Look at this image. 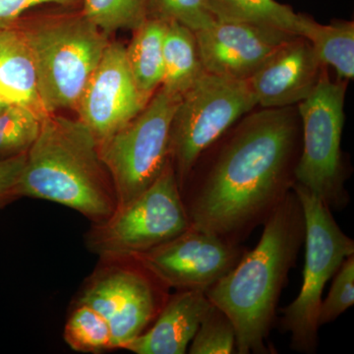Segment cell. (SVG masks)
I'll list each match as a JSON object with an SVG mask.
<instances>
[{
    "label": "cell",
    "mask_w": 354,
    "mask_h": 354,
    "mask_svg": "<svg viewBox=\"0 0 354 354\" xmlns=\"http://www.w3.org/2000/svg\"><path fill=\"white\" fill-rule=\"evenodd\" d=\"M180 100L160 87L138 115L99 143L118 208L148 189L171 162V123Z\"/></svg>",
    "instance_id": "6"
},
{
    "label": "cell",
    "mask_w": 354,
    "mask_h": 354,
    "mask_svg": "<svg viewBox=\"0 0 354 354\" xmlns=\"http://www.w3.org/2000/svg\"><path fill=\"white\" fill-rule=\"evenodd\" d=\"M149 16L176 21L194 32L216 20L208 0H151Z\"/></svg>",
    "instance_id": "25"
},
{
    "label": "cell",
    "mask_w": 354,
    "mask_h": 354,
    "mask_svg": "<svg viewBox=\"0 0 354 354\" xmlns=\"http://www.w3.org/2000/svg\"><path fill=\"white\" fill-rule=\"evenodd\" d=\"M324 71L325 66L309 41L297 37L277 50L247 81L257 106L283 109L304 101Z\"/></svg>",
    "instance_id": "14"
},
{
    "label": "cell",
    "mask_w": 354,
    "mask_h": 354,
    "mask_svg": "<svg viewBox=\"0 0 354 354\" xmlns=\"http://www.w3.org/2000/svg\"><path fill=\"white\" fill-rule=\"evenodd\" d=\"M151 0H82L81 12L106 36L132 30L149 17Z\"/></svg>",
    "instance_id": "21"
},
{
    "label": "cell",
    "mask_w": 354,
    "mask_h": 354,
    "mask_svg": "<svg viewBox=\"0 0 354 354\" xmlns=\"http://www.w3.org/2000/svg\"><path fill=\"white\" fill-rule=\"evenodd\" d=\"M300 37L309 41L321 64L333 67L339 78L353 80V22L341 21L322 25L305 16Z\"/></svg>",
    "instance_id": "19"
},
{
    "label": "cell",
    "mask_w": 354,
    "mask_h": 354,
    "mask_svg": "<svg viewBox=\"0 0 354 354\" xmlns=\"http://www.w3.org/2000/svg\"><path fill=\"white\" fill-rule=\"evenodd\" d=\"M167 20L149 16L134 31L125 48L128 66L146 104L160 88L164 79V38Z\"/></svg>",
    "instance_id": "17"
},
{
    "label": "cell",
    "mask_w": 354,
    "mask_h": 354,
    "mask_svg": "<svg viewBox=\"0 0 354 354\" xmlns=\"http://www.w3.org/2000/svg\"><path fill=\"white\" fill-rule=\"evenodd\" d=\"M0 95L7 104L29 109L41 120L48 115L39 97L31 48L16 25L0 30Z\"/></svg>",
    "instance_id": "16"
},
{
    "label": "cell",
    "mask_w": 354,
    "mask_h": 354,
    "mask_svg": "<svg viewBox=\"0 0 354 354\" xmlns=\"http://www.w3.org/2000/svg\"><path fill=\"white\" fill-rule=\"evenodd\" d=\"M8 106L9 104H7V102L2 99L1 95H0V114L3 113L4 109H6Z\"/></svg>",
    "instance_id": "29"
},
{
    "label": "cell",
    "mask_w": 354,
    "mask_h": 354,
    "mask_svg": "<svg viewBox=\"0 0 354 354\" xmlns=\"http://www.w3.org/2000/svg\"><path fill=\"white\" fill-rule=\"evenodd\" d=\"M216 20L274 28L299 36L305 15L276 0H208Z\"/></svg>",
    "instance_id": "20"
},
{
    "label": "cell",
    "mask_w": 354,
    "mask_h": 354,
    "mask_svg": "<svg viewBox=\"0 0 354 354\" xmlns=\"http://www.w3.org/2000/svg\"><path fill=\"white\" fill-rule=\"evenodd\" d=\"M346 86L344 81L333 82L324 71L314 90L297 104L304 142L295 167V183L335 209H344L349 201L341 150Z\"/></svg>",
    "instance_id": "9"
},
{
    "label": "cell",
    "mask_w": 354,
    "mask_h": 354,
    "mask_svg": "<svg viewBox=\"0 0 354 354\" xmlns=\"http://www.w3.org/2000/svg\"><path fill=\"white\" fill-rule=\"evenodd\" d=\"M82 0H0V30L13 27L28 11L36 7L55 4L64 7L81 6Z\"/></svg>",
    "instance_id": "28"
},
{
    "label": "cell",
    "mask_w": 354,
    "mask_h": 354,
    "mask_svg": "<svg viewBox=\"0 0 354 354\" xmlns=\"http://www.w3.org/2000/svg\"><path fill=\"white\" fill-rule=\"evenodd\" d=\"M203 66L213 75L248 80L295 35L250 23L216 20L195 32Z\"/></svg>",
    "instance_id": "13"
},
{
    "label": "cell",
    "mask_w": 354,
    "mask_h": 354,
    "mask_svg": "<svg viewBox=\"0 0 354 354\" xmlns=\"http://www.w3.org/2000/svg\"><path fill=\"white\" fill-rule=\"evenodd\" d=\"M292 189L304 214V283L298 297L283 309L281 328L290 333L293 351L310 354L316 353L318 346L324 288L344 260L354 255V241L342 232L320 198L300 184L295 183Z\"/></svg>",
    "instance_id": "5"
},
{
    "label": "cell",
    "mask_w": 354,
    "mask_h": 354,
    "mask_svg": "<svg viewBox=\"0 0 354 354\" xmlns=\"http://www.w3.org/2000/svg\"><path fill=\"white\" fill-rule=\"evenodd\" d=\"M234 324L215 305L211 307L189 348L191 354H230L236 353Z\"/></svg>",
    "instance_id": "24"
},
{
    "label": "cell",
    "mask_w": 354,
    "mask_h": 354,
    "mask_svg": "<svg viewBox=\"0 0 354 354\" xmlns=\"http://www.w3.org/2000/svg\"><path fill=\"white\" fill-rule=\"evenodd\" d=\"M298 127L288 108L242 121L187 190L190 227L241 244L292 191Z\"/></svg>",
    "instance_id": "1"
},
{
    "label": "cell",
    "mask_w": 354,
    "mask_h": 354,
    "mask_svg": "<svg viewBox=\"0 0 354 354\" xmlns=\"http://www.w3.org/2000/svg\"><path fill=\"white\" fill-rule=\"evenodd\" d=\"M190 227L172 162L133 201L116 208L88 232V247L108 259L134 258L178 236Z\"/></svg>",
    "instance_id": "7"
},
{
    "label": "cell",
    "mask_w": 354,
    "mask_h": 354,
    "mask_svg": "<svg viewBox=\"0 0 354 354\" xmlns=\"http://www.w3.org/2000/svg\"><path fill=\"white\" fill-rule=\"evenodd\" d=\"M213 304L205 292L179 290L165 305L150 330L124 349L137 354H184Z\"/></svg>",
    "instance_id": "15"
},
{
    "label": "cell",
    "mask_w": 354,
    "mask_h": 354,
    "mask_svg": "<svg viewBox=\"0 0 354 354\" xmlns=\"http://www.w3.org/2000/svg\"><path fill=\"white\" fill-rule=\"evenodd\" d=\"M41 123L29 109L9 104L0 114V158L27 153L38 137Z\"/></svg>",
    "instance_id": "23"
},
{
    "label": "cell",
    "mask_w": 354,
    "mask_h": 354,
    "mask_svg": "<svg viewBox=\"0 0 354 354\" xmlns=\"http://www.w3.org/2000/svg\"><path fill=\"white\" fill-rule=\"evenodd\" d=\"M64 339L73 351L99 353L113 349L108 321L88 305L79 304L64 328Z\"/></svg>",
    "instance_id": "22"
},
{
    "label": "cell",
    "mask_w": 354,
    "mask_h": 354,
    "mask_svg": "<svg viewBox=\"0 0 354 354\" xmlns=\"http://www.w3.org/2000/svg\"><path fill=\"white\" fill-rule=\"evenodd\" d=\"M256 106L248 81L207 72L181 97L171 129V158L180 191L202 153Z\"/></svg>",
    "instance_id": "8"
},
{
    "label": "cell",
    "mask_w": 354,
    "mask_h": 354,
    "mask_svg": "<svg viewBox=\"0 0 354 354\" xmlns=\"http://www.w3.org/2000/svg\"><path fill=\"white\" fill-rule=\"evenodd\" d=\"M31 48L39 97L48 114L75 111L109 44L81 11L22 19L15 24Z\"/></svg>",
    "instance_id": "4"
},
{
    "label": "cell",
    "mask_w": 354,
    "mask_h": 354,
    "mask_svg": "<svg viewBox=\"0 0 354 354\" xmlns=\"http://www.w3.org/2000/svg\"><path fill=\"white\" fill-rule=\"evenodd\" d=\"M245 249L191 227L133 259L153 278L178 290L206 292L241 259Z\"/></svg>",
    "instance_id": "10"
},
{
    "label": "cell",
    "mask_w": 354,
    "mask_h": 354,
    "mask_svg": "<svg viewBox=\"0 0 354 354\" xmlns=\"http://www.w3.org/2000/svg\"><path fill=\"white\" fill-rule=\"evenodd\" d=\"M304 239V209L292 189L265 221L257 246L205 292L234 324L237 353H271L266 341Z\"/></svg>",
    "instance_id": "2"
},
{
    "label": "cell",
    "mask_w": 354,
    "mask_h": 354,
    "mask_svg": "<svg viewBox=\"0 0 354 354\" xmlns=\"http://www.w3.org/2000/svg\"><path fill=\"white\" fill-rule=\"evenodd\" d=\"M27 153L0 158V209L21 197L19 181Z\"/></svg>",
    "instance_id": "27"
},
{
    "label": "cell",
    "mask_w": 354,
    "mask_h": 354,
    "mask_svg": "<svg viewBox=\"0 0 354 354\" xmlns=\"http://www.w3.org/2000/svg\"><path fill=\"white\" fill-rule=\"evenodd\" d=\"M130 71L125 46L109 41L75 109L78 120L101 143L146 106Z\"/></svg>",
    "instance_id": "11"
},
{
    "label": "cell",
    "mask_w": 354,
    "mask_h": 354,
    "mask_svg": "<svg viewBox=\"0 0 354 354\" xmlns=\"http://www.w3.org/2000/svg\"><path fill=\"white\" fill-rule=\"evenodd\" d=\"M79 304L88 305L108 321L113 349H124L144 332L158 311L152 281L144 269L132 268H111L95 277L84 290Z\"/></svg>",
    "instance_id": "12"
},
{
    "label": "cell",
    "mask_w": 354,
    "mask_h": 354,
    "mask_svg": "<svg viewBox=\"0 0 354 354\" xmlns=\"http://www.w3.org/2000/svg\"><path fill=\"white\" fill-rule=\"evenodd\" d=\"M19 191L21 197L57 203L95 223L118 208L95 135L78 118L57 113L41 120L38 137L27 152Z\"/></svg>",
    "instance_id": "3"
},
{
    "label": "cell",
    "mask_w": 354,
    "mask_h": 354,
    "mask_svg": "<svg viewBox=\"0 0 354 354\" xmlns=\"http://www.w3.org/2000/svg\"><path fill=\"white\" fill-rule=\"evenodd\" d=\"M205 73L195 32L176 21L167 20L160 87L183 97Z\"/></svg>",
    "instance_id": "18"
},
{
    "label": "cell",
    "mask_w": 354,
    "mask_h": 354,
    "mask_svg": "<svg viewBox=\"0 0 354 354\" xmlns=\"http://www.w3.org/2000/svg\"><path fill=\"white\" fill-rule=\"evenodd\" d=\"M354 304V255L344 260L333 279L328 297L319 309V326L334 322Z\"/></svg>",
    "instance_id": "26"
}]
</instances>
